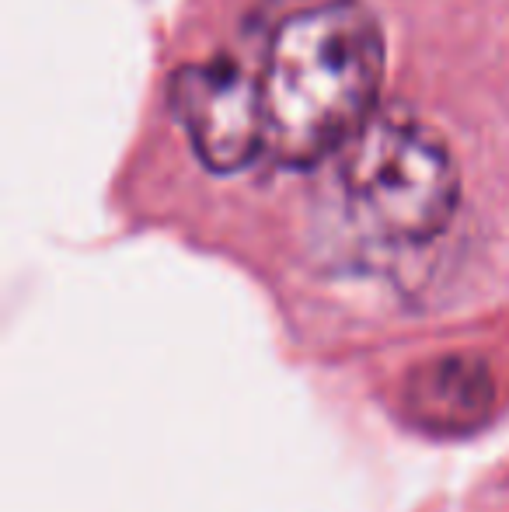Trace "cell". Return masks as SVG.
Instances as JSON below:
<instances>
[{
	"mask_svg": "<svg viewBox=\"0 0 509 512\" xmlns=\"http://www.w3.org/2000/svg\"><path fill=\"white\" fill-rule=\"evenodd\" d=\"M384 84V32L360 0H318L276 21L258 91L265 150L283 168H314L374 119Z\"/></svg>",
	"mask_w": 509,
	"mask_h": 512,
	"instance_id": "1",
	"label": "cell"
},
{
	"mask_svg": "<svg viewBox=\"0 0 509 512\" xmlns=\"http://www.w3.org/2000/svg\"><path fill=\"white\" fill-rule=\"evenodd\" d=\"M342 189L367 230L398 244H426L454 220L461 175L433 126L408 115H374L342 150Z\"/></svg>",
	"mask_w": 509,
	"mask_h": 512,
	"instance_id": "2",
	"label": "cell"
},
{
	"mask_svg": "<svg viewBox=\"0 0 509 512\" xmlns=\"http://www.w3.org/2000/svg\"><path fill=\"white\" fill-rule=\"evenodd\" d=\"M168 95L196 157L217 175L248 168L265 150L258 74H248L231 56L178 67Z\"/></svg>",
	"mask_w": 509,
	"mask_h": 512,
	"instance_id": "3",
	"label": "cell"
},
{
	"mask_svg": "<svg viewBox=\"0 0 509 512\" xmlns=\"http://www.w3.org/2000/svg\"><path fill=\"white\" fill-rule=\"evenodd\" d=\"M405 405L426 429H471L496 405V384L482 359L443 356L415 366L405 384Z\"/></svg>",
	"mask_w": 509,
	"mask_h": 512,
	"instance_id": "4",
	"label": "cell"
}]
</instances>
